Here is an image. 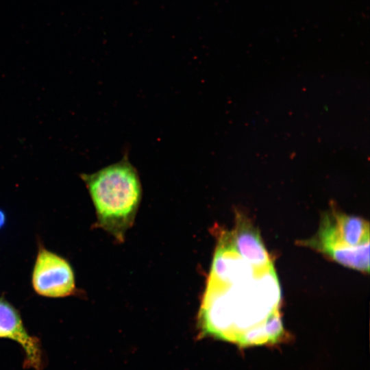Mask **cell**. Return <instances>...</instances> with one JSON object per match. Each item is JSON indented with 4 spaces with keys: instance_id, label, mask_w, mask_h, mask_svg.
<instances>
[{
    "instance_id": "cell-6",
    "label": "cell",
    "mask_w": 370,
    "mask_h": 370,
    "mask_svg": "<svg viewBox=\"0 0 370 370\" xmlns=\"http://www.w3.org/2000/svg\"><path fill=\"white\" fill-rule=\"evenodd\" d=\"M231 234L237 251L250 263L260 268L273 266L259 231L245 214H236Z\"/></svg>"
},
{
    "instance_id": "cell-4",
    "label": "cell",
    "mask_w": 370,
    "mask_h": 370,
    "mask_svg": "<svg viewBox=\"0 0 370 370\" xmlns=\"http://www.w3.org/2000/svg\"><path fill=\"white\" fill-rule=\"evenodd\" d=\"M32 284L38 295L45 297H66L77 291L69 262L41 244L32 270Z\"/></svg>"
},
{
    "instance_id": "cell-2",
    "label": "cell",
    "mask_w": 370,
    "mask_h": 370,
    "mask_svg": "<svg viewBox=\"0 0 370 370\" xmlns=\"http://www.w3.org/2000/svg\"><path fill=\"white\" fill-rule=\"evenodd\" d=\"M97 215V224L123 241L132 225L142 199L137 169L125 153L121 160L93 173H81Z\"/></svg>"
},
{
    "instance_id": "cell-7",
    "label": "cell",
    "mask_w": 370,
    "mask_h": 370,
    "mask_svg": "<svg viewBox=\"0 0 370 370\" xmlns=\"http://www.w3.org/2000/svg\"><path fill=\"white\" fill-rule=\"evenodd\" d=\"M5 221V216L4 212L0 210V227L3 226Z\"/></svg>"
},
{
    "instance_id": "cell-3",
    "label": "cell",
    "mask_w": 370,
    "mask_h": 370,
    "mask_svg": "<svg viewBox=\"0 0 370 370\" xmlns=\"http://www.w3.org/2000/svg\"><path fill=\"white\" fill-rule=\"evenodd\" d=\"M300 245L319 251L347 267L369 271V223L332 205L321 214L317 232Z\"/></svg>"
},
{
    "instance_id": "cell-5",
    "label": "cell",
    "mask_w": 370,
    "mask_h": 370,
    "mask_svg": "<svg viewBox=\"0 0 370 370\" xmlns=\"http://www.w3.org/2000/svg\"><path fill=\"white\" fill-rule=\"evenodd\" d=\"M0 338L18 343L25 353V366L40 370L42 351L39 340L25 329L18 310L4 297H0Z\"/></svg>"
},
{
    "instance_id": "cell-1",
    "label": "cell",
    "mask_w": 370,
    "mask_h": 370,
    "mask_svg": "<svg viewBox=\"0 0 370 370\" xmlns=\"http://www.w3.org/2000/svg\"><path fill=\"white\" fill-rule=\"evenodd\" d=\"M280 300L274 269L233 283L208 280L199 315L201 333L243 346L276 341L283 332Z\"/></svg>"
}]
</instances>
